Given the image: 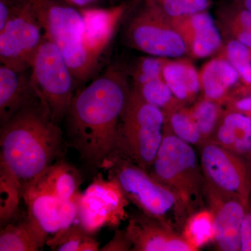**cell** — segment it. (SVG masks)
I'll return each mask as SVG.
<instances>
[{"label": "cell", "mask_w": 251, "mask_h": 251, "mask_svg": "<svg viewBox=\"0 0 251 251\" xmlns=\"http://www.w3.org/2000/svg\"><path fill=\"white\" fill-rule=\"evenodd\" d=\"M133 251H193L184 237L166 221L142 213L130 216L125 229Z\"/></svg>", "instance_id": "cell-13"}, {"label": "cell", "mask_w": 251, "mask_h": 251, "mask_svg": "<svg viewBox=\"0 0 251 251\" xmlns=\"http://www.w3.org/2000/svg\"><path fill=\"white\" fill-rule=\"evenodd\" d=\"M39 98L25 72L0 67V125L11 120L28 104Z\"/></svg>", "instance_id": "cell-17"}, {"label": "cell", "mask_w": 251, "mask_h": 251, "mask_svg": "<svg viewBox=\"0 0 251 251\" xmlns=\"http://www.w3.org/2000/svg\"><path fill=\"white\" fill-rule=\"evenodd\" d=\"M247 155H248V158H249V160H248V161H249V162H248V163H249V166H250L251 169V151H250V152L248 153Z\"/></svg>", "instance_id": "cell-38"}, {"label": "cell", "mask_w": 251, "mask_h": 251, "mask_svg": "<svg viewBox=\"0 0 251 251\" xmlns=\"http://www.w3.org/2000/svg\"><path fill=\"white\" fill-rule=\"evenodd\" d=\"M165 114L173 134L191 145L204 143L189 110L175 105Z\"/></svg>", "instance_id": "cell-26"}, {"label": "cell", "mask_w": 251, "mask_h": 251, "mask_svg": "<svg viewBox=\"0 0 251 251\" xmlns=\"http://www.w3.org/2000/svg\"><path fill=\"white\" fill-rule=\"evenodd\" d=\"M234 108L236 110L244 113H249L251 112V96L239 99L234 103Z\"/></svg>", "instance_id": "cell-35"}, {"label": "cell", "mask_w": 251, "mask_h": 251, "mask_svg": "<svg viewBox=\"0 0 251 251\" xmlns=\"http://www.w3.org/2000/svg\"><path fill=\"white\" fill-rule=\"evenodd\" d=\"M239 75L233 66L225 58H216L204 66L201 74V90L205 99L219 101L235 85Z\"/></svg>", "instance_id": "cell-21"}, {"label": "cell", "mask_w": 251, "mask_h": 251, "mask_svg": "<svg viewBox=\"0 0 251 251\" xmlns=\"http://www.w3.org/2000/svg\"><path fill=\"white\" fill-rule=\"evenodd\" d=\"M135 90L144 100L166 112L175 105L173 103L174 95L163 77L151 79L134 85Z\"/></svg>", "instance_id": "cell-28"}, {"label": "cell", "mask_w": 251, "mask_h": 251, "mask_svg": "<svg viewBox=\"0 0 251 251\" xmlns=\"http://www.w3.org/2000/svg\"><path fill=\"white\" fill-rule=\"evenodd\" d=\"M241 251H251V211H247L240 231Z\"/></svg>", "instance_id": "cell-33"}, {"label": "cell", "mask_w": 251, "mask_h": 251, "mask_svg": "<svg viewBox=\"0 0 251 251\" xmlns=\"http://www.w3.org/2000/svg\"><path fill=\"white\" fill-rule=\"evenodd\" d=\"M80 194L69 201H62L49 193L30 188L23 189V199L27 216L46 234H56L74 224L78 213Z\"/></svg>", "instance_id": "cell-14"}, {"label": "cell", "mask_w": 251, "mask_h": 251, "mask_svg": "<svg viewBox=\"0 0 251 251\" xmlns=\"http://www.w3.org/2000/svg\"><path fill=\"white\" fill-rule=\"evenodd\" d=\"M162 76L180 102L191 100L201 90L200 74L189 63L166 61Z\"/></svg>", "instance_id": "cell-22"}, {"label": "cell", "mask_w": 251, "mask_h": 251, "mask_svg": "<svg viewBox=\"0 0 251 251\" xmlns=\"http://www.w3.org/2000/svg\"><path fill=\"white\" fill-rule=\"evenodd\" d=\"M4 226L0 232V251H38L47 242L48 234L27 215Z\"/></svg>", "instance_id": "cell-20"}, {"label": "cell", "mask_w": 251, "mask_h": 251, "mask_svg": "<svg viewBox=\"0 0 251 251\" xmlns=\"http://www.w3.org/2000/svg\"><path fill=\"white\" fill-rule=\"evenodd\" d=\"M46 244L56 251H97L99 244L81 225H74L53 234Z\"/></svg>", "instance_id": "cell-23"}, {"label": "cell", "mask_w": 251, "mask_h": 251, "mask_svg": "<svg viewBox=\"0 0 251 251\" xmlns=\"http://www.w3.org/2000/svg\"><path fill=\"white\" fill-rule=\"evenodd\" d=\"M128 200L115 180L104 179L100 173L80 194L77 218L91 234L105 226L116 227L124 219Z\"/></svg>", "instance_id": "cell-11"}, {"label": "cell", "mask_w": 251, "mask_h": 251, "mask_svg": "<svg viewBox=\"0 0 251 251\" xmlns=\"http://www.w3.org/2000/svg\"><path fill=\"white\" fill-rule=\"evenodd\" d=\"M45 0H2L9 14L0 29L1 64L18 72L31 69L44 39L41 13Z\"/></svg>", "instance_id": "cell-6"}, {"label": "cell", "mask_w": 251, "mask_h": 251, "mask_svg": "<svg viewBox=\"0 0 251 251\" xmlns=\"http://www.w3.org/2000/svg\"><path fill=\"white\" fill-rule=\"evenodd\" d=\"M200 162L206 183L223 192L238 196L249 204L251 169L240 155L214 142H206L201 150Z\"/></svg>", "instance_id": "cell-10"}, {"label": "cell", "mask_w": 251, "mask_h": 251, "mask_svg": "<svg viewBox=\"0 0 251 251\" xmlns=\"http://www.w3.org/2000/svg\"><path fill=\"white\" fill-rule=\"evenodd\" d=\"M187 44L189 53L196 58L209 57L221 47L222 37L207 11L172 19Z\"/></svg>", "instance_id": "cell-16"}, {"label": "cell", "mask_w": 251, "mask_h": 251, "mask_svg": "<svg viewBox=\"0 0 251 251\" xmlns=\"http://www.w3.org/2000/svg\"><path fill=\"white\" fill-rule=\"evenodd\" d=\"M166 122V114L161 109L130 89L120 121L117 151L150 171L163 140Z\"/></svg>", "instance_id": "cell-5"}, {"label": "cell", "mask_w": 251, "mask_h": 251, "mask_svg": "<svg viewBox=\"0 0 251 251\" xmlns=\"http://www.w3.org/2000/svg\"><path fill=\"white\" fill-rule=\"evenodd\" d=\"M189 111L205 143L214 135L222 118L219 104L215 100L204 99L195 104Z\"/></svg>", "instance_id": "cell-27"}, {"label": "cell", "mask_w": 251, "mask_h": 251, "mask_svg": "<svg viewBox=\"0 0 251 251\" xmlns=\"http://www.w3.org/2000/svg\"><path fill=\"white\" fill-rule=\"evenodd\" d=\"M232 4L251 12V0H231Z\"/></svg>", "instance_id": "cell-37"}, {"label": "cell", "mask_w": 251, "mask_h": 251, "mask_svg": "<svg viewBox=\"0 0 251 251\" xmlns=\"http://www.w3.org/2000/svg\"><path fill=\"white\" fill-rule=\"evenodd\" d=\"M31 69L34 90L59 125L67 116L77 83L60 51L45 36Z\"/></svg>", "instance_id": "cell-8"}, {"label": "cell", "mask_w": 251, "mask_h": 251, "mask_svg": "<svg viewBox=\"0 0 251 251\" xmlns=\"http://www.w3.org/2000/svg\"><path fill=\"white\" fill-rule=\"evenodd\" d=\"M156 2L168 17L176 19L206 11L211 0H159Z\"/></svg>", "instance_id": "cell-30"}, {"label": "cell", "mask_w": 251, "mask_h": 251, "mask_svg": "<svg viewBox=\"0 0 251 251\" xmlns=\"http://www.w3.org/2000/svg\"><path fill=\"white\" fill-rule=\"evenodd\" d=\"M182 236L196 251L214 239V223L211 211L199 210L191 214L186 221Z\"/></svg>", "instance_id": "cell-25"}, {"label": "cell", "mask_w": 251, "mask_h": 251, "mask_svg": "<svg viewBox=\"0 0 251 251\" xmlns=\"http://www.w3.org/2000/svg\"><path fill=\"white\" fill-rule=\"evenodd\" d=\"M214 143L238 155L251 151V117L232 111L221 118L214 132Z\"/></svg>", "instance_id": "cell-19"}, {"label": "cell", "mask_w": 251, "mask_h": 251, "mask_svg": "<svg viewBox=\"0 0 251 251\" xmlns=\"http://www.w3.org/2000/svg\"><path fill=\"white\" fill-rule=\"evenodd\" d=\"M101 251H131V245L126 236L125 230H117L111 240L100 248Z\"/></svg>", "instance_id": "cell-32"}, {"label": "cell", "mask_w": 251, "mask_h": 251, "mask_svg": "<svg viewBox=\"0 0 251 251\" xmlns=\"http://www.w3.org/2000/svg\"><path fill=\"white\" fill-rule=\"evenodd\" d=\"M149 171L175 193L188 214L202 207L206 180L192 145L164 128L161 146Z\"/></svg>", "instance_id": "cell-4"}, {"label": "cell", "mask_w": 251, "mask_h": 251, "mask_svg": "<svg viewBox=\"0 0 251 251\" xmlns=\"http://www.w3.org/2000/svg\"><path fill=\"white\" fill-rule=\"evenodd\" d=\"M132 47L161 58H176L189 53L187 44L171 18L153 1L132 20L126 31Z\"/></svg>", "instance_id": "cell-9"}, {"label": "cell", "mask_w": 251, "mask_h": 251, "mask_svg": "<svg viewBox=\"0 0 251 251\" xmlns=\"http://www.w3.org/2000/svg\"><path fill=\"white\" fill-rule=\"evenodd\" d=\"M130 92L126 74L112 65L74 95L66 116L68 136L90 168L100 169L116 152L120 121Z\"/></svg>", "instance_id": "cell-1"}, {"label": "cell", "mask_w": 251, "mask_h": 251, "mask_svg": "<svg viewBox=\"0 0 251 251\" xmlns=\"http://www.w3.org/2000/svg\"><path fill=\"white\" fill-rule=\"evenodd\" d=\"M80 184L78 171L62 159L51 165L23 189L30 188L49 193L62 201H69L79 194Z\"/></svg>", "instance_id": "cell-18"}, {"label": "cell", "mask_w": 251, "mask_h": 251, "mask_svg": "<svg viewBox=\"0 0 251 251\" xmlns=\"http://www.w3.org/2000/svg\"><path fill=\"white\" fill-rule=\"evenodd\" d=\"M224 54L225 59L233 66L239 77L245 83L251 85V49L233 39L227 43Z\"/></svg>", "instance_id": "cell-29"}, {"label": "cell", "mask_w": 251, "mask_h": 251, "mask_svg": "<svg viewBox=\"0 0 251 251\" xmlns=\"http://www.w3.org/2000/svg\"><path fill=\"white\" fill-rule=\"evenodd\" d=\"M204 200L212 214L214 239L220 250L241 251V227L249 204L242 198L219 191L207 183Z\"/></svg>", "instance_id": "cell-12"}, {"label": "cell", "mask_w": 251, "mask_h": 251, "mask_svg": "<svg viewBox=\"0 0 251 251\" xmlns=\"http://www.w3.org/2000/svg\"><path fill=\"white\" fill-rule=\"evenodd\" d=\"M247 114V115H249V116L251 117V112H249V113H245Z\"/></svg>", "instance_id": "cell-40"}, {"label": "cell", "mask_w": 251, "mask_h": 251, "mask_svg": "<svg viewBox=\"0 0 251 251\" xmlns=\"http://www.w3.org/2000/svg\"><path fill=\"white\" fill-rule=\"evenodd\" d=\"M69 4L74 5V6H81V7H85L98 0H65Z\"/></svg>", "instance_id": "cell-36"}, {"label": "cell", "mask_w": 251, "mask_h": 251, "mask_svg": "<svg viewBox=\"0 0 251 251\" xmlns=\"http://www.w3.org/2000/svg\"><path fill=\"white\" fill-rule=\"evenodd\" d=\"M147 1H158L159 0H147Z\"/></svg>", "instance_id": "cell-39"}, {"label": "cell", "mask_w": 251, "mask_h": 251, "mask_svg": "<svg viewBox=\"0 0 251 251\" xmlns=\"http://www.w3.org/2000/svg\"><path fill=\"white\" fill-rule=\"evenodd\" d=\"M44 36L57 46L77 84L94 77L99 61L86 49L80 11L54 0H46L41 13Z\"/></svg>", "instance_id": "cell-7"}, {"label": "cell", "mask_w": 251, "mask_h": 251, "mask_svg": "<svg viewBox=\"0 0 251 251\" xmlns=\"http://www.w3.org/2000/svg\"><path fill=\"white\" fill-rule=\"evenodd\" d=\"M23 198L21 181L6 167L0 165V222L1 227L17 214Z\"/></svg>", "instance_id": "cell-24"}, {"label": "cell", "mask_w": 251, "mask_h": 251, "mask_svg": "<svg viewBox=\"0 0 251 251\" xmlns=\"http://www.w3.org/2000/svg\"><path fill=\"white\" fill-rule=\"evenodd\" d=\"M166 60L161 57H146L138 61L131 73L134 85L151 79L163 77V69Z\"/></svg>", "instance_id": "cell-31"}, {"label": "cell", "mask_w": 251, "mask_h": 251, "mask_svg": "<svg viewBox=\"0 0 251 251\" xmlns=\"http://www.w3.org/2000/svg\"><path fill=\"white\" fill-rule=\"evenodd\" d=\"M234 39L240 41L244 45L251 49V27L245 29H234L229 31Z\"/></svg>", "instance_id": "cell-34"}, {"label": "cell", "mask_w": 251, "mask_h": 251, "mask_svg": "<svg viewBox=\"0 0 251 251\" xmlns=\"http://www.w3.org/2000/svg\"><path fill=\"white\" fill-rule=\"evenodd\" d=\"M64 144L59 124L38 98L1 125L0 165L15 175L23 188L62 160Z\"/></svg>", "instance_id": "cell-2"}, {"label": "cell", "mask_w": 251, "mask_h": 251, "mask_svg": "<svg viewBox=\"0 0 251 251\" xmlns=\"http://www.w3.org/2000/svg\"><path fill=\"white\" fill-rule=\"evenodd\" d=\"M100 169L115 180L126 198L142 211L171 225L185 224L188 213L175 193L153 177L148 171L117 151L104 162Z\"/></svg>", "instance_id": "cell-3"}, {"label": "cell", "mask_w": 251, "mask_h": 251, "mask_svg": "<svg viewBox=\"0 0 251 251\" xmlns=\"http://www.w3.org/2000/svg\"><path fill=\"white\" fill-rule=\"evenodd\" d=\"M126 6L120 4L110 8H84L83 41L89 53L99 61L115 36L123 18Z\"/></svg>", "instance_id": "cell-15"}]
</instances>
